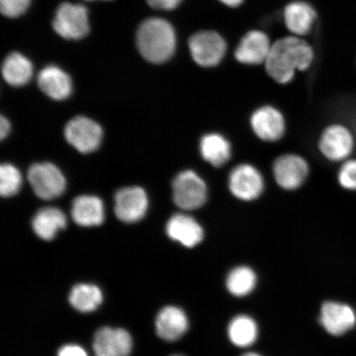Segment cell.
Masks as SVG:
<instances>
[{"label": "cell", "mask_w": 356, "mask_h": 356, "mask_svg": "<svg viewBox=\"0 0 356 356\" xmlns=\"http://www.w3.org/2000/svg\"><path fill=\"white\" fill-rule=\"evenodd\" d=\"M314 59V52L308 42L297 37L284 38L271 46L266 70L275 82L286 84L295 78L297 71L308 70Z\"/></svg>", "instance_id": "cell-1"}, {"label": "cell", "mask_w": 356, "mask_h": 356, "mask_svg": "<svg viewBox=\"0 0 356 356\" xmlns=\"http://www.w3.org/2000/svg\"><path fill=\"white\" fill-rule=\"evenodd\" d=\"M138 50L145 60L154 64L170 60L177 47L175 29L165 19L152 17L139 26L136 35Z\"/></svg>", "instance_id": "cell-2"}, {"label": "cell", "mask_w": 356, "mask_h": 356, "mask_svg": "<svg viewBox=\"0 0 356 356\" xmlns=\"http://www.w3.org/2000/svg\"><path fill=\"white\" fill-rule=\"evenodd\" d=\"M173 200L184 211L202 207L208 198L206 181L197 172L186 170L178 175L172 184Z\"/></svg>", "instance_id": "cell-3"}, {"label": "cell", "mask_w": 356, "mask_h": 356, "mask_svg": "<svg viewBox=\"0 0 356 356\" xmlns=\"http://www.w3.org/2000/svg\"><path fill=\"white\" fill-rule=\"evenodd\" d=\"M355 144V137L349 127L343 124H332L320 136L318 149L329 161L343 163L351 158Z\"/></svg>", "instance_id": "cell-4"}, {"label": "cell", "mask_w": 356, "mask_h": 356, "mask_svg": "<svg viewBox=\"0 0 356 356\" xmlns=\"http://www.w3.org/2000/svg\"><path fill=\"white\" fill-rule=\"evenodd\" d=\"M189 49L195 63L204 68H211L224 59L227 44L219 33L213 31H202L191 35Z\"/></svg>", "instance_id": "cell-5"}, {"label": "cell", "mask_w": 356, "mask_h": 356, "mask_svg": "<svg viewBox=\"0 0 356 356\" xmlns=\"http://www.w3.org/2000/svg\"><path fill=\"white\" fill-rule=\"evenodd\" d=\"M53 29L60 37L68 40H79L89 33L88 13L81 4L62 3L57 8Z\"/></svg>", "instance_id": "cell-6"}, {"label": "cell", "mask_w": 356, "mask_h": 356, "mask_svg": "<svg viewBox=\"0 0 356 356\" xmlns=\"http://www.w3.org/2000/svg\"><path fill=\"white\" fill-rule=\"evenodd\" d=\"M29 180L40 198L51 200L65 193L66 181L60 169L54 164H34L29 169Z\"/></svg>", "instance_id": "cell-7"}, {"label": "cell", "mask_w": 356, "mask_h": 356, "mask_svg": "<svg viewBox=\"0 0 356 356\" xmlns=\"http://www.w3.org/2000/svg\"><path fill=\"white\" fill-rule=\"evenodd\" d=\"M264 177L251 164H240L229 177V188L236 198L251 202L260 197L264 190Z\"/></svg>", "instance_id": "cell-8"}, {"label": "cell", "mask_w": 356, "mask_h": 356, "mask_svg": "<svg viewBox=\"0 0 356 356\" xmlns=\"http://www.w3.org/2000/svg\"><path fill=\"white\" fill-rule=\"evenodd\" d=\"M309 173L308 163L297 154H284L275 160L273 175L280 188L286 191L300 188Z\"/></svg>", "instance_id": "cell-9"}, {"label": "cell", "mask_w": 356, "mask_h": 356, "mask_svg": "<svg viewBox=\"0 0 356 356\" xmlns=\"http://www.w3.org/2000/svg\"><path fill=\"white\" fill-rule=\"evenodd\" d=\"M65 138L79 152L91 153L99 148L102 130L99 124L86 118L71 120L65 127Z\"/></svg>", "instance_id": "cell-10"}, {"label": "cell", "mask_w": 356, "mask_h": 356, "mask_svg": "<svg viewBox=\"0 0 356 356\" xmlns=\"http://www.w3.org/2000/svg\"><path fill=\"white\" fill-rule=\"evenodd\" d=\"M115 213L124 222H135L143 218L148 209L145 191L137 186L120 190L115 197Z\"/></svg>", "instance_id": "cell-11"}, {"label": "cell", "mask_w": 356, "mask_h": 356, "mask_svg": "<svg viewBox=\"0 0 356 356\" xmlns=\"http://www.w3.org/2000/svg\"><path fill=\"white\" fill-rule=\"evenodd\" d=\"M251 127L256 136L266 142H275L282 139L286 131V122L283 115L271 106H261L253 113Z\"/></svg>", "instance_id": "cell-12"}, {"label": "cell", "mask_w": 356, "mask_h": 356, "mask_svg": "<svg viewBox=\"0 0 356 356\" xmlns=\"http://www.w3.org/2000/svg\"><path fill=\"white\" fill-rule=\"evenodd\" d=\"M95 356H129L132 350V338L122 328L102 327L93 341Z\"/></svg>", "instance_id": "cell-13"}, {"label": "cell", "mask_w": 356, "mask_h": 356, "mask_svg": "<svg viewBox=\"0 0 356 356\" xmlns=\"http://www.w3.org/2000/svg\"><path fill=\"white\" fill-rule=\"evenodd\" d=\"M320 322L331 335L341 336L355 326L356 314L349 305L326 302L322 306Z\"/></svg>", "instance_id": "cell-14"}, {"label": "cell", "mask_w": 356, "mask_h": 356, "mask_svg": "<svg viewBox=\"0 0 356 356\" xmlns=\"http://www.w3.org/2000/svg\"><path fill=\"white\" fill-rule=\"evenodd\" d=\"M270 40L261 31H251L242 38L236 48L234 56L240 63L256 65L265 63L270 48Z\"/></svg>", "instance_id": "cell-15"}, {"label": "cell", "mask_w": 356, "mask_h": 356, "mask_svg": "<svg viewBox=\"0 0 356 356\" xmlns=\"http://www.w3.org/2000/svg\"><path fill=\"white\" fill-rule=\"evenodd\" d=\"M156 332L164 341H175L188 330V319L181 309L168 306L159 312L155 322Z\"/></svg>", "instance_id": "cell-16"}, {"label": "cell", "mask_w": 356, "mask_h": 356, "mask_svg": "<svg viewBox=\"0 0 356 356\" xmlns=\"http://www.w3.org/2000/svg\"><path fill=\"white\" fill-rule=\"evenodd\" d=\"M167 234L175 241L186 248H193L202 241L204 231L193 217L177 213L171 217L166 227Z\"/></svg>", "instance_id": "cell-17"}, {"label": "cell", "mask_w": 356, "mask_h": 356, "mask_svg": "<svg viewBox=\"0 0 356 356\" xmlns=\"http://www.w3.org/2000/svg\"><path fill=\"white\" fill-rule=\"evenodd\" d=\"M38 86L51 99L64 100L72 92V82L65 71L55 65H49L38 75Z\"/></svg>", "instance_id": "cell-18"}, {"label": "cell", "mask_w": 356, "mask_h": 356, "mask_svg": "<svg viewBox=\"0 0 356 356\" xmlns=\"http://www.w3.org/2000/svg\"><path fill=\"white\" fill-rule=\"evenodd\" d=\"M284 22L289 32L296 35H308L317 19V13L309 3L295 1L289 3L284 12Z\"/></svg>", "instance_id": "cell-19"}, {"label": "cell", "mask_w": 356, "mask_h": 356, "mask_svg": "<svg viewBox=\"0 0 356 356\" xmlns=\"http://www.w3.org/2000/svg\"><path fill=\"white\" fill-rule=\"evenodd\" d=\"M200 152L204 161L213 167L220 168L229 162L232 154V147L220 134L210 133L200 140Z\"/></svg>", "instance_id": "cell-20"}, {"label": "cell", "mask_w": 356, "mask_h": 356, "mask_svg": "<svg viewBox=\"0 0 356 356\" xmlns=\"http://www.w3.org/2000/svg\"><path fill=\"white\" fill-rule=\"evenodd\" d=\"M72 217L79 225H100L104 220V203L101 199L93 195H81L73 202Z\"/></svg>", "instance_id": "cell-21"}, {"label": "cell", "mask_w": 356, "mask_h": 356, "mask_svg": "<svg viewBox=\"0 0 356 356\" xmlns=\"http://www.w3.org/2000/svg\"><path fill=\"white\" fill-rule=\"evenodd\" d=\"M2 73L4 80L10 86H25L32 79L33 65L28 58L20 53L13 52L4 60Z\"/></svg>", "instance_id": "cell-22"}, {"label": "cell", "mask_w": 356, "mask_h": 356, "mask_svg": "<svg viewBox=\"0 0 356 356\" xmlns=\"http://www.w3.org/2000/svg\"><path fill=\"white\" fill-rule=\"evenodd\" d=\"M65 213L57 208H44L39 211L33 220V228L39 238L51 240L60 230L65 228Z\"/></svg>", "instance_id": "cell-23"}, {"label": "cell", "mask_w": 356, "mask_h": 356, "mask_svg": "<svg viewBox=\"0 0 356 356\" xmlns=\"http://www.w3.org/2000/svg\"><path fill=\"white\" fill-rule=\"evenodd\" d=\"M228 334L230 341L235 346H250L254 343L257 338V323L248 316H237L230 322Z\"/></svg>", "instance_id": "cell-24"}, {"label": "cell", "mask_w": 356, "mask_h": 356, "mask_svg": "<svg viewBox=\"0 0 356 356\" xmlns=\"http://www.w3.org/2000/svg\"><path fill=\"white\" fill-rule=\"evenodd\" d=\"M102 293L100 289L93 284H77L70 295L71 305L82 313L95 311L102 304Z\"/></svg>", "instance_id": "cell-25"}, {"label": "cell", "mask_w": 356, "mask_h": 356, "mask_svg": "<svg viewBox=\"0 0 356 356\" xmlns=\"http://www.w3.org/2000/svg\"><path fill=\"white\" fill-rule=\"evenodd\" d=\"M257 284L254 271L247 266H239L234 269L227 278V288L233 296H246L250 293Z\"/></svg>", "instance_id": "cell-26"}, {"label": "cell", "mask_w": 356, "mask_h": 356, "mask_svg": "<svg viewBox=\"0 0 356 356\" xmlns=\"http://www.w3.org/2000/svg\"><path fill=\"white\" fill-rule=\"evenodd\" d=\"M22 176L19 169L11 164H2L0 168V194L10 197L20 190Z\"/></svg>", "instance_id": "cell-27"}, {"label": "cell", "mask_w": 356, "mask_h": 356, "mask_svg": "<svg viewBox=\"0 0 356 356\" xmlns=\"http://www.w3.org/2000/svg\"><path fill=\"white\" fill-rule=\"evenodd\" d=\"M338 184L342 188L356 191V159L350 158L342 163L337 173Z\"/></svg>", "instance_id": "cell-28"}, {"label": "cell", "mask_w": 356, "mask_h": 356, "mask_svg": "<svg viewBox=\"0 0 356 356\" xmlns=\"http://www.w3.org/2000/svg\"><path fill=\"white\" fill-rule=\"evenodd\" d=\"M32 0H0V10L4 16L17 17L28 10Z\"/></svg>", "instance_id": "cell-29"}, {"label": "cell", "mask_w": 356, "mask_h": 356, "mask_svg": "<svg viewBox=\"0 0 356 356\" xmlns=\"http://www.w3.org/2000/svg\"><path fill=\"white\" fill-rule=\"evenodd\" d=\"M182 0H147L149 6L154 10H173L179 6Z\"/></svg>", "instance_id": "cell-30"}, {"label": "cell", "mask_w": 356, "mask_h": 356, "mask_svg": "<svg viewBox=\"0 0 356 356\" xmlns=\"http://www.w3.org/2000/svg\"><path fill=\"white\" fill-rule=\"evenodd\" d=\"M57 356H88L86 351L77 345H66L58 351Z\"/></svg>", "instance_id": "cell-31"}, {"label": "cell", "mask_w": 356, "mask_h": 356, "mask_svg": "<svg viewBox=\"0 0 356 356\" xmlns=\"http://www.w3.org/2000/svg\"><path fill=\"white\" fill-rule=\"evenodd\" d=\"M10 130V124L6 118L1 117L0 120V137L3 140Z\"/></svg>", "instance_id": "cell-32"}, {"label": "cell", "mask_w": 356, "mask_h": 356, "mask_svg": "<svg viewBox=\"0 0 356 356\" xmlns=\"http://www.w3.org/2000/svg\"><path fill=\"white\" fill-rule=\"evenodd\" d=\"M225 6L230 8H237L243 3L244 0H220Z\"/></svg>", "instance_id": "cell-33"}, {"label": "cell", "mask_w": 356, "mask_h": 356, "mask_svg": "<svg viewBox=\"0 0 356 356\" xmlns=\"http://www.w3.org/2000/svg\"><path fill=\"white\" fill-rule=\"evenodd\" d=\"M242 356H261V355L259 354L255 353H248L243 355Z\"/></svg>", "instance_id": "cell-34"}, {"label": "cell", "mask_w": 356, "mask_h": 356, "mask_svg": "<svg viewBox=\"0 0 356 356\" xmlns=\"http://www.w3.org/2000/svg\"><path fill=\"white\" fill-rule=\"evenodd\" d=\"M171 356H184V355H171Z\"/></svg>", "instance_id": "cell-35"}, {"label": "cell", "mask_w": 356, "mask_h": 356, "mask_svg": "<svg viewBox=\"0 0 356 356\" xmlns=\"http://www.w3.org/2000/svg\"><path fill=\"white\" fill-rule=\"evenodd\" d=\"M87 1H92V0H87Z\"/></svg>", "instance_id": "cell-36"}]
</instances>
